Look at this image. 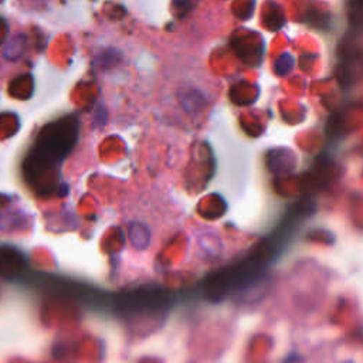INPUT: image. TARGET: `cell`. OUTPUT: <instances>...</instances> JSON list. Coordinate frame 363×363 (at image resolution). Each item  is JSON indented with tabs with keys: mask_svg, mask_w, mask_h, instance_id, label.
Listing matches in <instances>:
<instances>
[{
	"mask_svg": "<svg viewBox=\"0 0 363 363\" xmlns=\"http://www.w3.org/2000/svg\"><path fill=\"white\" fill-rule=\"evenodd\" d=\"M77 128L75 118H62L41 130L24 162V173L28 182H50L54 177L57 166L61 164L75 143Z\"/></svg>",
	"mask_w": 363,
	"mask_h": 363,
	"instance_id": "cell-1",
	"label": "cell"
}]
</instances>
